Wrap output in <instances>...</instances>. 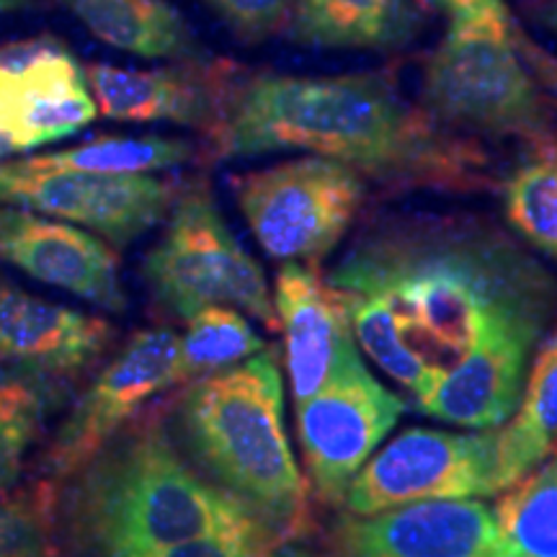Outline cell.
<instances>
[{
  "label": "cell",
  "mask_w": 557,
  "mask_h": 557,
  "mask_svg": "<svg viewBox=\"0 0 557 557\" xmlns=\"http://www.w3.org/2000/svg\"><path fill=\"white\" fill-rule=\"evenodd\" d=\"M62 483L58 519L78 557H148L207 534L274 529L201 475L158 416L135 418Z\"/></svg>",
  "instance_id": "3957f363"
},
{
  "label": "cell",
  "mask_w": 557,
  "mask_h": 557,
  "mask_svg": "<svg viewBox=\"0 0 557 557\" xmlns=\"http://www.w3.org/2000/svg\"><path fill=\"white\" fill-rule=\"evenodd\" d=\"M143 278L158 308L184 323L199 310L227 305L278 331L261 263L235 238L201 178L178 186L163 235L143 261Z\"/></svg>",
  "instance_id": "8992f818"
},
{
  "label": "cell",
  "mask_w": 557,
  "mask_h": 557,
  "mask_svg": "<svg viewBox=\"0 0 557 557\" xmlns=\"http://www.w3.org/2000/svg\"><path fill=\"white\" fill-rule=\"evenodd\" d=\"M99 114L86 73L50 34L0 47V135L18 152L60 143Z\"/></svg>",
  "instance_id": "4fadbf2b"
},
{
  "label": "cell",
  "mask_w": 557,
  "mask_h": 557,
  "mask_svg": "<svg viewBox=\"0 0 557 557\" xmlns=\"http://www.w3.org/2000/svg\"><path fill=\"white\" fill-rule=\"evenodd\" d=\"M284 540L289 537L278 534L276 529H246V532L207 534L163 547L148 557H267Z\"/></svg>",
  "instance_id": "83f0119b"
},
{
  "label": "cell",
  "mask_w": 557,
  "mask_h": 557,
  "mask_svg": "<svg viewBox=\"0 0 557 557\" xmlns=\"http://www.w3.org/2000/svg\"><path fill=\"white\" fill-rule=\"evenodd\" d=\"M557 442V323L545 333L521 389L517 413L500 426V478L511 487L540 468Z\"/></svg>",
  "instance_id": "44dd1931"
},
{
  "label": "cell",
  "mask_w": 557,
  "mask_h": 557,
  "mask_svg": "<svg viewBox=\"0 0 557 557\" xmlns=\"http://www.w3.org/2000/svg\"><path fill=\"white\" fill-rule=\"evenodd\" d=\"M498 189L504 220L513 235L557 263V143L524 148Z\"/></svg>",
  "instance_id": "7402d4cb"
},
{
  "label": "cell",
  "mask_w": 557,
  "mask_h": 557,
  "mask_svg": "<svg viewBox=\"0 0 557 557\" xmlns=\"http://www.w3.org/2000/svg\"><path fill=\"white\" fill-rule=\"evenodd\" d=\"M0 261L107 312L129 305L114 250L73 222L0 205Z\"/></svg>",
  "instance_id": "9a60e30c"
},
{
  "label": "cell",
  "mask_w": 557,
  "mask_h": 557,
  "mask_svg": "<svg viewBox=\"0 0 557 557\" xmlns=\"http://www.w3.org/2000/svg\"><path fill=\"white\" fill-rule=\"evenodd\" d=\"M165 423L201 475L253 508L284 537H305L310 485L284 423L276 346L218 374L186 382Z\"/></svg>",
  "instance_id": "277c9868"
},
{
  "label": "cell",
  "mask_w": 557,
  "mask_h": 557,
  "mask_svg": "<svg viewBox=\"0 0 557 557\" xmlns=\"http://www.w3.org/2000/svg\"><path fill=\"white\" fill-rule=\"evenodd\" d=\"M537 3H540L537 9L540 24L557 37V0H537Z\"/></svg>",
  "instance_id": "4dcf8cb0"
},
{
  "label": "cell",
  "mask_w": 557,
  "mask_h": 557,
  "mask_svg": "<svg viewBox=\"0 0 557 557\" xmlns=\"http://www.w3.org/2000/svg\"><path fill=\"white\" fill-rule=\"evenodd\" d=\"M426 26L416 0H295L287 34L315 50L395 52Z\"/></svg>",
  "instance_id": "d6986e66"
},
{
  "label": "cell",
  "mask_w": 557,
  "mask_h": 557,
  "mask_svg": "<svg viewBox=\"0 0 557 557\" xmlns=\"http://www.w3.org/2000/svg\"><path fill=\"white\" fill-rule=\"evenodd\" d=\"M274 312L284 338V364L295 403L315 395L357 346L346 308L329 278L308 263H282L274 282Z\"/></svg>",
  "instance_id": "2e32d148"
},
{
  "label": "cell",
  "mask_w": 557,
  "mask_h": 557,
  "mask_svg": "<svg viewBox=\"0 0 557 557\" xmlns=\"http://www.w3.org/2000/svg\"><path fill=\"white\" fill-rule=\"evenodd\" d=\"M449 16L455 29H496L511 24L513 16L506 0H434Z\"/></svg>",
  "instance_id": "f546056e"
},
{
  "label": "cell",
  "mask_w": 557,
  "mask_h": 557,
  "mask_svg": "<svg viewBox=\"0 0 557 557\" xmlns=\"http://www.w3.org/2000/svg\"><path fill=\"white\" fill-rule=\"evenodd\" d=\"M532 357V346H487L451 369L413 408L457 429L504 426L517 413Z\"/></svg>",
  "instance_id": "ac0fdd59"
},
{
  "label": "cell",
  "mask_w": 557,
  "mask_h": 557,
  "mask_svg": "<svg viewBox=\"0 0 557 557\" xmlns=\"http://www.w3.org/2000/svg\"><path fill=\"white\" fill-rule=\"evenodd\" d=\"M504 491L500 426L408 429L369 457L348 483L341 508L374 513L421 500L493 498Z\"/></svg>",
  "instance_id": "ba28073f"
},
{
  "label": "cell",
  "mask_w": 557,
  "mask_h": 557,
  "mask_svg": "<svg viewBox=\"0 0 557 557\" xmlns=\"http://www.w3.org/2000/svg\"><path fill=\"white\" fill-rule=\"evenodd\" d=\"M269 344L256 333L248 315L227 305H212L186 320L178 336V380L186 382L218 374L246 361Z\"/></svg>",
  "instance_id": "d4e9b609"
},
{
  "label": "cell",
  "mask_w": 557,
  "mask_h": 557,
  "mask_svg": "<svg viewBox=\"0 0 557 557\" xmlns=\"http://www.w3.org/2000/svg\"><path fill=\"white\" fill-rule=\"evenodd\" d=\"M103 45L145 60H205L201 45L169 0H54Z\"/></svg>",
  "instance_id": "ffe728a7"
},
{
  "label": "cell",
  "mask_w": 557,
  "mask_h": 557,
  "mask_svg": "<svg viewBox=\"0 0 557 557\" xmlns=\"http://www.w3.org/2000/svg\"><path fill=\"white\" fill-rule=\"evenodd\" d=\"M58 493L41 483L24 493L0 498V557H52Z\"/></svg>",
  "instance_id": "484cf974"
},
{
  "label": "cell",
  "mask_w": 557,
  "mask_h": 557,
  "mask_svg": "<svg viewBox=\"0 0 557 557\" xmlns=\"http://www.w3.org/2000/svg\"><path fill=\"white\" fill-rule=\"evenodd\" d=\"M246 45H261L287 29L295 0H201Z\"/></svg>",
  "instance_id": "4316f807"
},
{
  "label": "cell",
  "mask_w": 557,
  "mask_h": 557,
  "mask_svg": "<svg viewBox=\"0 0 557 557\" xmlns=\"http://www.w3.org/2000/svg\"><path fill=\"white\" fill-rule=\"evenodd\" d=\"M109 320L0 282V364H24L73 377L114 341Z\"/></svg>",
  "instance_id": "e0dca14e"
},
{
  "label": "cell",
  "mask_w": 557,
  "mask_h": 557,
  "mask_svg": "<svg viewBox=\"0 0 557 557\" xmlns=\"http://www.w3.org/2000/svg\"><path fill=\"white\" fill-rule=\"evenodd\" d=\"M39 429L0 413V496L18 485L26 451L37 442Z\"/></svg>",
  "instance_id": "f1b7e54d"
},
{
  "label": "cell",
  "mask_w": 557,
  "mask_h": 557,
  "mask_svg": "<svg viewBox=\"0 0 557 557\" xmlns=\"http://www.w3.org/2000/svg\"><path fill=\"white\" fill-rule=\"evenodd\" d=\"M220 160L308 152L338 160L389 189L449 194L491 186L480 139L457 135L410 103L387 73H238L218 127Z\"/></svg>",
  "instance_id": "7a4b0ae2"
},
{
  "label": "cell",
  "mask_w": 557,
  "mask_h": 557,
  "mask_svg": "<svg viewBox=\"0 0 557 557\" xmlns=\"http://www.w3.org/2000/svg\"><path fill=\"white\" fill-rule=\"evenodd\" d=\"M359 351L421 403L487 346L537 348L557 315V276L478 218L408 214L369 227L333 267Z\"/></svg>",
  "instance_id": "6da1fadb"
},
{
  "label": "cell",
  "mask_w": 557,
  "mask_h": 557,
  "mask_svg": "<svg viewBox=\"0 0 557 557\" xmlns=\"http://www.w3.org/2000/svg\"><path fill=\"white\" fill-rule=\"evenodd\" d=\"M517 21L496 29H455L423 62L421 109L472 139L557 143V111L524 54Z\"/></svg>",
  "instance_id": "5b68a950"
},
{
  "label": "cell",
  "mask_w": 557,
  "mask_h": 557,
  "mask_svg": "<svg viewBox=\"0 0 557 557\" xmlns=\"http://www.w3.org/2000/svg\"><path fill=\"white\" fill-rule=\"evenodd\" d=\"M496 511L480 498L421 500L348 513L310 547V557H496Z\"/></svg>",
  "instance_id": "7c38bea8"
},
{
  "label": "cell",
  "mask_w": 557,
  "mask_h": 557,
  "mask_svg": "<svg viewBox=\"0 0 557 557\" xmlns=\"http://www.w3.org/2000/svg\"><path fill=\"white\" fill-rule=\"evenodd\" d=\"M32 9V0H0V13H13V11H26Z\"/></svg>",
  "instance_id": "1f68e13d"
},
{
  "label": "cell",
  "mask_w": 557,
  "mask_h": 557,
  "mask_svg": "<svg viewBox=\"0 0 557 557\" xmlns=\"http://www.w3.org/2000/svg\"><path fill=\"white\" fill-rule=\"evenodd\" d=\"M99 114L114 122H171L209 135L218 127L240 67L222 58L178 60L163 67H83Z\"/></svg>",
  "instance_id": "5bb4252c"
},
{
  "label": "cell",
  "mask_w": 557,
  "mask_h": 557,
  "mask_svg": "<svg viewBox=\"0 0 557 557\" xmlns=\"http://www.w3.org/2000/svg\"><path fill=\"white\" fill-rule=\"evenodd\" d=\"M504 493L496 557H557V451Z\"/></svg>",
  "instance_id": "603a6c76"
},
{
  "label": "cell",
  "mask_w": 557,
  "mask_h": 557,
  "mask_svg": "<svg viewBox=\"0 0 557 557\" xmlns=\"http://www.w3.org/2000/svg\"><path fill=\"white\" fill-rule=\"evenodd\" d=\"M194 145L181 137H96L47 156L29 158L39 169L107 173V176H132V173H156L178 169L194 158Z\"/></svg>",
  "instance_id": "cb8c5ba5"
},
{
  "label": "cell",
  "mask_w": 557,
  "mask_h": 557,
  "mask_svg": "<svg viewBox=\"0 0 557 557\" xmlns=\"http://www.w3.org/2000/svg\"><path fill=\"white\" fill-rule=\"evenodd\" d=\"M295 406L305 480L331 506H341L348 483L408 410L406 398L369 372L359 346L346 351L315 395Z\"/></svg>",
  "instance_id": "9c48e42d"
},
{
  "label": "cell",
  "mask_w": 557,
  "mask_h": 557,
  "mask_svg": "<svg viewBox=\"0 0 557 557\" xmlns=\"http://www.w3.org/2000/svg\"><path fill=\"white\" fill-rule=\"evenodd\" d=\"M230 189L269 259L318 267L357 222L369 181L338 160L299 156L235 173Z\"/></svg>",
  "instance_id": "52a82bcc"
},
{
  "label": "cell",
  "mask_w": 557,
  "mask_h": 557,
  "mask_svg": "<svg viewBox=\"0 0 557 557\" xmlns=\"http://www.w3.org/2000/svg\"><path fill=\"white\" fill-rule=\"evenodd\" d=\"M176 191L178 184L152 173L107 176L39 169L29 158L0 163V205L73 222L114 248L129 246L160 225Z\"/></svg>",
  "instance_id": "30bf717a"
},
{
  "label": "cell",
  "mask_w": 557,
  "mask_h": 557,
  "mask_svg": "<svg viewBox=\"0 0 557 557\" xmlns=\"http://www.w3.org/2000/svg\"><path fill=\"white\" fill-rule=\"evenodd\" d=\"M176 385H181L178 333L171 329L132 333L54 431L41 462L47 480L60 483L73 475L111 436L129 426L156 395Z\"/></svg>",
  "instance_id": "8fae6325"
}]
</instances>
